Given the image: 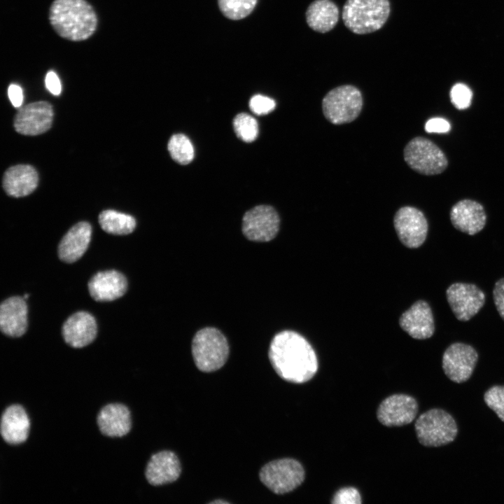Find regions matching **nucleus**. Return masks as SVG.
Segmentation results:
<instances>
[{"label":"nucleus","mask_w":504,"mask_h":504,"mask_svg":"<svg viewBox=\"0 0 504 504\" xmlns=\"http://www.w3.org/2000/svg\"><path fill=\"white\" fill-rule=\"evenodd\" d=\"M91 234L92 227L88 222H79L71 227L59 244V259L67 263L80 259L88 248Z\"/></svg>","instance_id":"obj_21"},{"label":"nucleus","mask_w":504,"mask_h":504,"mask_svg":"<svg viewBox=\"0 0 504 504\" xmlns=\"http://www.w3.org/2000/svg\"><path fill=\"white\" fill-rule=\"evenodd\" d=\"M399 324L410 336L417 340L430 338L435 332L431 308L428 302L422 300L415 302L402 313Z\"/></svg>","instance_id":"obj_15"},{"label":"nucleus","mask_w":504,"mask_h":504,"mask_svg":"<svg viewBox=\"0 0 504 504\" xmlns=\"http://www.w3.org/2000/svg\"><path fill=\"white\" fill-rule=\"evenodd\" d=\"M99 223L107 233L117 235L130 234L136 227V220L133 216L111 209L99 214Z\"/></svg>","instance_id":"obj_26"},{"label":"nucleus","mask_w":504,"mask_h":504,"mask_svg":"<svg viewBox=\"0 0 504 504\" xmlns=\"http://www.w3.org/2000/svg\"><path fill=\"white\" fill-rule=\"evenodd\" d=\"M391 12L388 0H346L342 8V20L351 31L366 34L380 29Z\"/></svg>","instance_id":"obj_3"},{"label":"nucleus","mask_w":504,"mask_h":504,"mask_svg":"<svg viewBox=\"0 0 504 504\" xmlns=\"http://www.w3.org/2000/svg\"><path fill=\"white\" fill-rule=\"evenodd\" d=\"M361 496L359 491L354 487H344L339 489L334 495L332 500L333 504H360Z\"/></svg>","instance_id":"obj_33"},{"label":"nucleus","mask_w":504,"mask_h":504,"mask_svg":"<svg viewBox=\"0 0 504 504\" xmlns=\"http://www.w3.org/2000/svg\"><path fill=\"white\" fill-rule=\"evenodd\" d=\"M362 107V94L351 85H343L332 89L322 100L323 113L334 125L352 122L359 115Z\"/></svg>","instance_id":"obj_5"},{"label":"nucleus","mask_w":504,"mask_h":504,"mask_svg":"<svg viewBox=\"0 0 504 504\" xmlns=\"http://www.w3.org/2000/svg\"><path fill=\"white\" fill-rule=\"evenodd\" d=\"M233 126L237 137L245 142H252L258 136V122L247 113L237 114L234 118Z\"/></svg>","instance_id":"obj_29"},{"label":"nucleus","mask_w":504,"mask_h":504,"mask_svg":"<svg viewBox=\"0 0 504 504\" xmlns=\"http://www.w3.org/2000/svg\"><path fill=\"white\" fill-rule=\"evenodd\" d=\"M210 503H212V504H216V503H218V504H219V503L225 504V503H229L227 502V501H225V500H216L211 501Z\"/></svg>","instance_id":"obj_38"},{"label":"nucleus","mask_w":504,"mask_h":504,"mask_svg":"<svg viewBox=\"0 0 504 504\" xmlns=\"http://www.w3.org/2000/svg\"><path fill=\"white\" fill-rule=\"evenodd\" d=\"M45 85L47 90L53 95H59L62 92V84L57 74L53 71H49L45 78Z\"/></svg>","instance_id":"obj_36"},{"label":"nucleus","mask_w":504,"mask_h":504,"mask_svg":"<svg viewBox=\"0 0 504 504\" xmlns=\"http://www.w3.org/2000/svg\"><path fill=\"white\" fill-rule=\"evenodd\" d=\"M168 150L177 163L187 164L194 158V148L190 140L183 134H174L168 142Z\"/></svg>","instance_id":"obj_27"},{"label":"nucleus","mask_w":504,"mask_h":504,"mask_svg":"<svg viewBox=\"0 0 504 504\" xmlns=\"http://www.w3.org/2000/svg\"><path fill=\"white\" fill-rule=\"evenodd\" d=\"M97 332V325L94 317L84 311L71 315L62 328L65 342L74 348L90 344L95 339Z\"/></svg>","instance_id":"obj_17"},{"label":"nucleus","mask_w":504,"mask_h":504,"mask_svg":"<svg viewBox=\"0 0 504 504\" xmlns=\"http://www.w3.org/2000/svg\"><path fill=\"white\" fill-rule=\"evenodd\" d=\"M308 26L315 31L326 33L332 30L339 20L340 12L331 0H315L305 13Z\"/></svg>","instance_id":"obj_25"},{"label":"nucleus","mask_w":504,"mask_h":504,"mask_svg":"<svg viewBox=\"0 0 504 504\" xmlns=\"http://www.w3.org/2000/svg\"><path fill=\"white\" fill-rule=\"evenodd\" d=\"M257 0H218L223 14L231 20H240L248 16L253 10Z\"/></svg>","instance_id":"obj_28"},{"label":"nucleus","mask_w":504,"mask_h":504,"mask_svg":"<svg viewBox=\"0 0 504 504\" xmlns=\"http://www.w3.org/2000/svg\"><path fill=\"white\" fill-rule=\"evenodd\" d=\"M493 299L500 316L504 320V277L495 283Z\"/></svg>","instance_id":"obj_34"},{"label":"nucleus","mask_w":504,"mask_h":504,"mask_svg":"<svg viewBox=\"0 0 504 504\" xmlns=\"http://www.w3.org/2000/svg\"><path fill=\"white\" fill-rule=\"evenodd\" d=\"M268 356L277 374L288 382H307L318 370L314 349L295 331L283 330L276 334L270 342Z\"/></svg>","instance_id":"obj_1"},{"label":"nucleus","mask_w":504,"mask_h":504,"mask_svg":"<svg viewBox=\"0 0 504 504\" xmlns=\"http://www.w3.org/2000/svg\"><path fill=\"white\" fill-rule=\"evenodd\" d=\"M50 23L61 37L80 41L89 38L97 27V16L85 0H55L49 10Z\"/></svg>","instance_id":"obj_2"},{"label":"nucleus","mask_w":504,"mask_h":504,"mask_svg":"<svg viewBox=\"0 0 504 504\" xmlns=\"http://www.w3.org/2000/svg\"><path fill=\"white\" fill-rule=\"evenodd\" d=\"M53 115V108L50 103L36 102L20 108L15 116L13 125L20 134L38 135L51 127Z\"/></svg>","instance_id":"obj_13"},{"label":"nucleus","mask_w":504,"mask_h":504,"mask_svg":"<svg viewBox=\"0 0 504 504\" xmlns=\"http://www.w3.org/2000/svg\"><path fill=\"white\" fill-rule=\"evenodd\" d=\"M447 300L456 318L467 321L472 318L485 304L484 293L472 284L456 282L446 290Z\"/></svg>","instance_id":"obj_10"},{"label":"nucleus","mask_w":504,"mask_h":504,"mask_svg":"<svg viewBox=\"0 0 504 504\" xmlns=\"http://www.w3.org/2000/svg\"><path fill=\"white\" fill-rule=\"evenodd\" d=\"M23 298L26 300L29 298V294H25Z\"/></svg>","instance_id":"obj_39"},{"label":"nucleus","mask_w":504,"mask_h":504,"mask_svg":"<svg viewBox=\"0 0 504 504\" xmlns=\"http://www.w3.org/2000/svg\"><path fill=\"white\" fill-rule=\"evenodd\" d=\"M414 427L419 442L426 447L447 444L454 441L458 432L454 418L441 409H431L421 414Z\"/></svg>","instance_id":"obj_6"},{"label":"nucleus","mask_w":504,"mask_h":504,"mask_svg":"<svg viewBox=\"0 0 504 504\" xmlns=\"http://www.w3.org/2000/svg\"><path fill=\"white\" fill-rule=\"evenodd\" d=\"M393 224L400 241L405 246L416 248L425 241L428 225L419 209L410 206L401 207L394 216Z\"/></svg>","instance_id":"obj_11"},{"label":"nucleus","mask_w":504,"mask_h":504,"mask_svg":"<svg viewBox=\"0 0 504 504\" xmlns=\"http://www.w3.org/2000/svg\"><path fill=\"white\" fill-rule=\"evenodd\" d=\"M30 422L24 409L19 405L7 407L1 419V435L8 444L24 442L28 437Z\"/></svg>","instance_id":"obj_22"},{"label":"nucleus","mask_w":504,"mask_h":504,"mask_svg":"<svg viewBox=\"0 0 504 504\" xmlns=\"http://www.w3.org/2000/svg\"><path fill=\"white\" fill-rule=\"evenodd\" d=\"M101 433L108 437H122L131 429V417L128 408L119 403L104 407L97 416Z\"/></svg>","instance_id":"obj_24"},{"label":"nucleus","mask_w":504,"mask_h":504,"mask_svg":"<svg viewBox=\"0 0 504 504\" xmlns=\"http://www.w3.org/2000/svg\"><path fill=\"white\" fill-rule=\"evenodd\" d=\"M417 412L418 404L413 397L406 394H393L380 403L377 417L386 426H402L410 424Z\"/></svg>","instance_id":"obj_14"},{"label":"nucleus","mask_w":504,"mask_h":504,"mask_svg":"<svg viewBox=\"0 0 504 504\" xmlns=\"http://www.w3.org/2000/svg\"><path fill=\"white\" fill-rule=\"evenodd\" d=\"M472 94L470 89L463 83H456L450 91L452 104L458 109L467 108L471 104Z\"/></svg>","instance_id":"obj_31"},{"label":"nucleus","mask_w":504,"mask_h":504,"mask_svg":"<svg viewBox=\"0 0 504 504\" xmlns=\"http://www.w3.org/2000/svg\"><path fill=\"white\" fill-rule=\"evenodd\" d=\"M450 220L458 230L474 235L485 226L486 214L483 206L472 200L458 201L451 209Z\"/></svg>","instance_id":"obj_16"},{"label":"nucleus","mask_w":504,"mask_h":504,"mask_svg":"<svg viewBox=\"0 0 504 504\" xmlns=\"http://www.w3.org/2000/svg\"><path fill=\"white\" fill-rule=\"evenodd\" d=\"M9 99L15 108H20L23 103L24 95L22 88L17 84H10L8 89Z\"/></svg>","instance_id":"obj_37"},{"label":"nucleus","mask_w":504,"mask_h":504,"mask_svg":"<svg viewBox=\"0 0 504 504\" xmlns=\"http://www.w3.org/2000/svg\"><path fill=\"white\" fill-rule=\"evenodd\" d=\"M403 151L407 165L421 174H440L448 166V160L444 152L433 141L422 136L410 140Z\"/></svg>","instance_id":"obj_7"},{"label":"nucleus","mask_w":504,"mask_h":504,"mask_svg":"<svg viewBox=\"0 0 504 504\" xmlns=\"http://www.w3.org/2000/svg\"><path fill=\"white\" fill-rule=\"evenodd\" d=\"M484 400L486 405L504 421V386H494L488 389Z\"/></svg>","instance_id":"obj_30"},{"label":"nucleus","mask_w":504,"mask_h":504,"mask_svg":"<svg viewBox=\"0 0 504 504\" xmlns=\"http://www.w3.org/2000/svg\"><path fill=\"white\" fill-rule=\"evenodd\" d=\"M181 466L177 456L171 451H162L153 455L146 468V478L153 486H160L176 481Z\"/></svg>","instance_id":"obj_20"},{"label":"nucleus","mask_w":504,"mask_h":504,"mask_svg":"<svg viewBox=\"0 0 504 504\" xmlns=\"http://www.w3.org/2000/svg\"><path fill=\"white\" fill-rule=\"evenodd\" d=\"M127 289L126 277L114 270L99 272L88 282L89 293L98 302L115 300L122 297Z\"/></svg>","instance_id":"obj_19"},{"label":"nucleus","mask_w":504,"mask_h":504,"mask_svg":"<svg viewBox=\"0 0 504 504\" xmlns=\"http://www.w3.org/2000/svg\"><path fill=\"white\" fill-rule=\"evenodd\" d=\"M274 99L261 94H255L249 101L251 111L256 115H266L275 108Z\"/></svg>","instance_id":"obj_32"},{"label":"nucleus","mask_w":504,"mask_h":504,"mask_svg":"<svg viewBox=\"0 0 504 504\" xmlns=\"http://www.w3.org/2000/svg\"><path fill=\"white\" fill-rule=\"evenodd\" d=\"M451 129L449 122L442 118H433L428 120L425 125V130L428 133H446Z\"/></svg>","instance_id":"obj_35"},{"label":"nucleus","mask_w":504,"mask_h":504,"mask_svg":"<svg viewBox=\"0 0 504 504\" xmlns=\"http://www.w3.org/2000/svg\"><path fill=\"white\" fill-rule=\"evenodd\" d=\"M28 308L23 297L13 296L5 300L0 306V329L12 337L22 336L27 329Z\"/></svg>","instance_id":"obj_18"},{"label":"nucleus","mask_w":504,"mask_h":504,"mask_svg":"<svg viewBox=\"0 0 504 504\" xmlns=\"http://www.w3.org/2000/svg\"><path fill=\"white\" fill-rule=\"evenodd\" d=\"M192 354L195 364L200 371H216L222 368L227 360V340L217 328H204L197 331L192 339Z\"/></svg>","instance_id":"obj_4"},{"label":"nucleus","mask_w":504,"mask_h":504,"mask_svg":"<svg viewBox=\"0 0 504 504\" xmlns=\"http://www.w3.org/2000/svg\"><path fill=\"white\" fill-rule=\"evenodd\" d=\"M478 354L469 344L455 342L449 345L442 356V368L444 374L456 383H463L471 376Z\"/></svg>","instance_id":"obj_12"},{"label":"nucleus","mask_w":504,"mask_h":504,"mask_svg":"<svg viewBox=\"0 0 504 504\" xmlns=\"http://www.w3.org/2000/svg\"><path fill=\"white\" fill-rule=\"evenodd\" d=\"M279 224V214L272 206L259 205L244 214L242 232L251 241H270L276 236Z\"/></svg>","instance_id":"obj_9"},{"label":"nucleus","mask_w":504,"mask_h":504,"mask_svg":"<svg viewBox=\"0 0 504 504\" xmlns=\"http://www.w3.org/2000/svg\"><path fill=\"white\" fill-rule=\"evenodd\" d=\"M262 483L276 494L289 493L304 481L305 472L302 465L293 458L274 460L260 470Z\"/></svg>","instance_id":"obj_8"},{"label":"nucleus","mask_w":504,"mask_h":504,"mask_svg":"<svg viewBox=\"0 0 504 504\" xmlns=\"http://www.w3.org/2000/svg\"><path fill=\"white\" fill-rule=\"evenodd\" d=\"M38 182V173L32 166L18 164L5 172L2 183L9 196L20 197L31 194L37 187Z\"/></svg>","instance_id":"obj_23"}]
</instances>
